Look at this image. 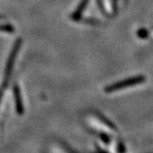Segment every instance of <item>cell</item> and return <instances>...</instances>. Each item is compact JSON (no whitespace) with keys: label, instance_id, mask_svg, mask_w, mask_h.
<instances>
[{"label":"cell","instance_id":"6da1fadb","mask_svg":"<svg viewBox=\"0 0 153 153\" xmlns=\"http://www.w3.org/2000/svg\"><path fill=\"white\" fill-rule=\"evenodd\" d=\"M145 80L144 76H136V77H132L129 79H127L123 82H118L117 84H114L112 86L108 88V91H113V90H117V89H121L122 88L126 87V86H131V85H134V84H138L140 83Z\"/></svg>","mask_w":153,"mask_h":153}]
</instances>
